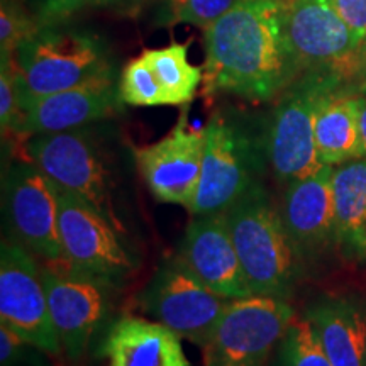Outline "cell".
I'll return each mask as SVG.
<instances>
[{
  "instance_id": "10",
  "label": "cell",
  "mask_w": 366,
  "mask_h": 366,
  "mask_svg": "<svg viewBox=\"0 0 366 366\" xmlns=\"http://www.w3.org/2000/svg\"><path fill=\"white\" fill-rule=\"evenodd\" d=\"M0 320L44 353L61 351L41 267L29 249L14 241H4L0 249Z\"/></svg>"
},
{
  "instance_id": "14",
  "label": "cell",
  "mask_w": 366,
  "mask_h": 366,
  "mask_svg": "<svg viewBox=\"0 0 366 366\" xmlns=\"http://www.w3.org/2000/svg\"><path fill=\"white\" fill-rule=\"evenodd\" d=\"M4 207L19 244L43 262L63 259L56 185L33 163L14 164L4 189Z\"/></svg>"
},
{
  "instance_id": "26",
  "label": "cell",
  "mask_w": 366,
  "mask_h": 366,
  "mask_svg": "<svg viewBox=\"0 0 366 366\" xmlns=\"http://www.w3.org/2000/svg\"><path fill=\"white\" fill-rule=\"evenodd\" d=\"M39 29V22L17 0L0 4V54H14L19 44Z\"/></svg>"
},
{
  "instance_id": "19",
  "label": "cell",
  "mask_w": 366,
  "mask_h": 366,
  "mask_svg": "<svg viewBox=\"0 0 366 366\" xmlns=\"http://www.w3.org/2000/svg\"><path fill=\"white\" fill-rule=\"evenodd\" d=\"M304 315L332 366H366V312L360 302L320 299Z\"/></svg>"
},
{
  "instance_id": "30",
  "label": "cell",
  "mask_w": 366,
  "mask_h": 366,
  "mask_svg": "<svg viewBox=\"0 0 366 366\" xmlns=\"http://www.w3.org/2000/svg\"><path fill=\"white\" fill-rule=\"evenodd\" d=\"M27 345L29 342L22 340L16 331L0 324V363L2 366H14L19 363Z\"/></svg>"
},
{
  "instance_id": "16",
  "label": "cell",
  "mask_w": 366,
  "mask_h": 366,
  "mask_svg": "<svg viewBox=\"0 0 366 366\" xmlns=\"http://www.w3.org/2000/svg\"><path fill=\"white\" fill-rule=\"evenodd\" d=\"M122 99L114 79H105L36 99L22 109L17 136L51 134L80 129L121 112Z\"/></svg>"
},
{
  "instance_id": "1",
  "label": "cell",
  "mask_w": 366,
  "mask_h": 366,
  "mask_svg": "<svg viewBox=\"0 0 366 366\" xmlns=\"http://www.w3.org/2000/svg\"><path fill=\"white\" fill-rule=\"evenodd\" d=\"M285 0H239L205 29L204 94L267 102L294 81L283 29Z\"/></svg>"
},
{
  "instance_id": "31",
  "label": "cell",
  "mask_w": 366,
  "mask_h": 366,
  "mask_svg": "<svg viewBox=\"0 0 366 366\" xmlns=\"http://www.w3.org/2000/svg\"><path fill=\"white\" fill-rule=\"evenodd\" d=\"M347 89L358 95H366V38L361 39L358 51L351 61L347 75Z\"/></svg>"
},
{
  "instance_id": "17",
  "label": "cell",
  "mask_w": 366,
  "mask_h": 366,
  "mask_svg": "<svg viewBox=\"0 0 366 366\" xmlns=\"http://www.w3.org/2000/svg\"><path fill=\"white\" fill-rule=\"evenodd\" d=\"M332 172V167H322L314 175L287 185L280 214L302 259L319 254L336 241Z\"/></svg>"
},
{
  "instance_id": "11",
  "label": "cell",
  "mask_w": 366,
  "mask_h": 366,
  "mask_svg": "<svg viewBox=\"0 0 366 366\" xmlns=\"http://www.w3.org/2000/svg\"><path fill=\"white\" fill-rule=\"evenodd\" d=\"M254 151L249 137L224 116L205 124V144L192 216L224 212L253 187Z\"/></svg>"
},
{
  "instance_id": "15",
  "label": "cell",
  "mask_w": 366,
  "mask_h": 366,
  "mask_svg": "<svg viewBox=\"0 0 366 366\" xmlns=\"http://www.w3.org/2000/svg\"><path fill=\"white\" fill-rule=\"evenodd\" d=\"M178 258L205 287L229 300L254 295L246 280L224 212L197 217L187 227Z\"/></svg>"
},
{
  "instance_id": "32",
  "label": "cell",
  "mask_w": 366,
  "mask_h": 366,
  "mask_svg": "<svg viewBox=\"0 0 366 366\" xmlns=\"http://www.w3.org/2000/svg\"><path fill=\"white\" fill-rule=\"evenodd\" d=\"M360 134L363 154L366 157V95H360Z\"/></svg>"
},
{
  "instance_id": "2",
  "label": "cell",
  "mask_w": 366,
  "mask_h": 366,
  "mask_svg": "<svg viewBox=\"0 0 366 366\" xmlns=\"http://www.w3.org/2000/svg\"><path fill=\"white\" fill-rule=\"evenodd\" d=\"M22 109L36 99L114 79L111 53L86 29L56 24L39 29L12 54Z\"/></svg>"
},
{
  "instance_id": "13",
  "label": "cell",
  "mask_w": 366,
  "mask_h": 366,
  "mask_svg": "<svg viewBox=\"0 0 366 366\" xmlns=\"http://www.w3.org/2000/svg\"><path fill=\"white\" fill-rule=\"evenodd\" d=\"M204 144L205 126L190 127L189 105H185L167 136L134 149L137 170L154 199L190 207L202 170Z\"/></svg>"
},
{
  "instance_id": "9",
  "label": "cell",
  "mask_w": 366,
  "mask_h": 366,
  "mask_svg": "<svg viewBox=\"0 0 366 366\" xmlns=\"http://www.w3.org/2000/svg\"><path fill=\"white\" fill-rule=\"evenodd\" d=\"M283 29L297 71H334L347 86L351 61L361 38L329 0H285Z\"/></svg>"
},
{
  "instance_id": "5",
  "label": "cell",
  "mask_w": 366,
  "mask_h": 366,
  "mask_svg": "<svg viewBox=\"0 0 366 366\" xmlns=\"http://www.w3.org/2000/svg\"><path fill=\"white\" fill-rule=\"evenodd\" d=\"M294 317V307L283 299L232 300L202 347L205 366H267Z\"/></svg>"
},
{
  "instance_id": "8",
  "label": "cell",
  "mask_w": 366,
  "mask_h": 366,
  "mask_svg": "<svg viewBox=\"0 0 366 366\" xmlns=\"http://www.w3.org/2000/svg\"><path fill=\"white\" fill-rule=\"evenodd\" d=\"M231 302L205 287L178 256L159 264L141 295L146 315L202 347Z\"/></svg>"
},
{
  "instance_id": "3",
  "label": "cell",
  "mask_w": 366,
  "mask_h": 366,
  "mask_svg": "<svg viewBox=\"0 0 366 366\" xmlns=\"http://www.w3.org/2000/svg\"><path fill=\"white\" fill-rule=\"evenodd\" d=\"M224 214L253 294L287 300L302 258L263 185L256 182Z\"/></svg>"
},
{
  "instance_id": "24",
  "label": "cell",
  "mask_w": 366,
  "mask_h": 366,
  "mask_svg": "<svg viewBox=\"0 0 366 366\" xmlns=\"http://www.w3.org/2000/svg\"><path fill=\"white\" fill-rule=\"evenodd\" d=\"M119 95L122 102L132 107H157L167 105L162 86L143 54L131 59L122 70L119 81Z\"/></svg>"
},
{
  "instance_id": "12",
  "label": "cell",
  "mask_w": 366,
  "mask_h": 366,
  "mask_svg": "<svg viewBox=\"0 0 366 366\" xmlns=\"http://www.w3.org/2000/svg\"><path fill=\"white\" fill-rule=\"evenodd\" d=\"M63 259L85 272L117 282L136 267L117 227L80 197L56 187Z\"/></svg>"
},
{
  "instance_id": "28",
  "label": "cell",
  "mask_w": 366,
  "mask_h": 366,
  "mask_svg": "<svg viewBox=\"0 0 366 366\" xmlns=\"http://www.w3.org/2000/svg\"><path fill=\"white\" fill-rule=\"evenodd\" d=\"M136 0H36L33 16L39 26L56 24L70 19L73 14L95 7H114L121 4H131Z\"/></svg>"
},
{
  "instance_id": "29",
  "label": "cell",
  "mask_w": 366,
  "mask_h": 366,
  "mask_svg": "<svg viewBox=\"0 0 366 366\" xmlns=\"http://www.w3.org/2000/svg\"><path fill=\"white\" fill-rule=\"evenodd\" d=\"M361 39L366 38V0H329Z\"/></svg>"
},
{
  "instance_id": "7",
  "label": "cell",
  "mask_w": 366,
  "mask_h": 366,
  "mask_svg": "<svg viewBox=\"0 0 366 366\" xmlns=\"http://www.w3.org/2000/svg\"><path fill=\"white\" fill-rule=\"evenodd\" d=\"M24 153L58 189L80 197L119 229L111 202V178L102 153L86 129L29 136Z\"/></svg>"
},
{
  "instance_id": "21",
  "label": "cell",
  "mask_w": 366,
  "mask_h": 366,
  "mask_svg": "<svg viewBox=\"0 0 366 366\" xmlns=\"http://www.w3.org/2000/svg\"><path fill=\"white\" fill-rule=\"evenodd\" d=\"M336 242L346 258H366V157L332 172Z\"/></svg>"
},
{
  "instance_id": "20",
  "label": "cell",
  "mask_w": 366,
  "mask_h": 366,
  "mask_svg": "<svg viewBox=\"0 0 366 366\" xmlns=\"http://www.w3.org/2000/svg\"><path fill=\"white\" fill-rule=\"evenodd\" d=\"M314 131L319 159L326 167H340L363 158L360 95L346 86L327 94L319 104Z\"/></svg>"
},
{
  "instance_id": "23",
  "label": "cell",
  "mask_w": 366,
  "mask_h": 366,
  "mask_svg": "<svg viewBox=\"0 0 366 366\" xmlns=\"http://www.w3.org/2000/svg\"><path fill=\"white\" fill-rule=\"evenodd\" d=\"M277 366H332L312 322L294 317L278 345Z\"/></svg>"
},
{
  "instance_id": "25",
  "label": "cell",
  "mask_w": 366,
  "mask_h": 366,
  "mask_svg": "<svg viewBox=\"0 0 366 366\" xmlns=\"http://www.w3.org/2000/svg\"><path fill=\"white\" fill-rule=\"evenodd\" d=\"M239 0H163L159 24H192L207 29Z\"/></svg>"
},
{
  "instance_id": "18",
  "label": "cell",
  "mask_w": 366,
  "mask_h": 366,
  "mask_svg": "<svg viewBox=\"0 0 366 366\" xmlns=\"http://www.w3.org/2000/svg\"><path fill=\"white\" fill-rule=\"evenodd\" d=\"M182 337L157 320L124 317L104 341L109 366H190Z\"/></svg>"
},
{
  "instance_id": "22",
  "label": "cell",
  "mask_w": 366,
  "mask_h": 366,
  "mask_svg": "<svg viewBox=\"0 0 366 366\" xmlns=\"http://www.w3.org/2000/svg\"><path fill=\"white\" fill-rule=\"evenodd\" d=\"M141 54L157 76L167 105H187L195 99L197 89L204 81V70L189 61V43L144 49Z\"/></svg>"
},
{
  "instance_id": "4",
  "label": "cell",
  "mask_w": 366,
  "mask_h": 366,
  "mask_svg": "<svg viewBox=\"0 0 366 366\" xmlns=\"http://www.w3.org/2000/svg\"><path fill=\"white\" fill-rule=\"evenodd\" d=\"M342 86L346 84L337 73L310 70L283 92L264 146L273 175L280 183L290 185L326 167L320 163L315 146V114L322 99Z\"/></svg>"
},
{
  "instance_id": "27",
  "label": "cell",
  "mask_w": 366,
  "mask_h": 366,
  "mask_svg": "<svg viewBox=\"0 0 366 366\" xmlns=\"http://www.w3.org/2000/svg\"><path fill=\"white\" fill-rule=\"evenodd\" d=\"M21 119V94L12 54H2L0 56V126H2V136L17 134Z\"/></svg>"
},
{
  "instance_id": "6",
  "label": "cell",
  "mask_w": 366,
  "mask_h": 366,
  "mask_svg": "<svg viewBox=\"0 0 366 366\" xmlns=\"http://www.w3.org/2000/svg\"><path fill=\"white\" fill-rule=\"evenodd\" d=\"M41 274L61 350L70 360H79L107 317L116 282L73 267L66 259L46 262Z\"/></svg>"
}]
</instances>
